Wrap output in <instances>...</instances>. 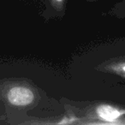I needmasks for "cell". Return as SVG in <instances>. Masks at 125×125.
Masks as SVG:
<instances>
[{"instance_id":"6da1fadb","label":"cell","mask_w":125,"mask_h":125,"mask_svg":"<svg viewBox=\"0 0 125 125\" xmlns=\"http://www.w3.org/2000/svg\"><path fill=\"white\" fill-rule=\"evenodd\" d=\"M70 124L125 125V107L106 102L65 104Z\"/></svg>"},{"instance_id":"7a4b0ae2","label":"cell","mask_w":125,"mask_h":125,"mask_svg":"<svg viewBox=\"0 0 125 125\" xmlns=\"http://www.w3.org/2000/svg\"><path fill=\"white\" fill-rule=\"evenodd\" d=\"M39 91L33 84L23 80H6L0 84V101L16 110L33 108L40 100Z\"/></svg>"},{"instance_id":"3957f363","label":"cell","mask_w":125,"mask_h":125,"mask_svg":"<svg viewBox=\"0 0 125 125\" xmlns=\"http://www.w3.org/2000/svg\"><path fill=\"white\" fill-rule=\"evenodd\" d=\"M97 70L125 79V56L104 61L97 67Z\"/></svg>"},{"instance_id":"277c9868","label":"cell","mask_w":125,"mask_h":125,"mask_svg":"<svg viewBox=\"0 0 125 125\" xmlns=\"http://www.w3.org/2000/svg\"><path fill=\"white\" fill-rule=\"evenodd\" d=\"M111 15L118 17L125 18V0L123 2H120L116 4L112 8V10L111 12Z\"/></svg>"},{"instance_id":"5b68a950","label":"cell","mask_w":125,"mask_h":125,"mask_svg":"<svg viewBox=\"0 0 125 125\" xmlns=\"http://www.w3.org/2000/svg\"><path fill=\"white\" fill-rule=\"evenodd\" d=\"M67 0H49L51 6L57 11H62L64 9Z\"/></svg>"},{"instance_id":"8992f818","label":"cell","mask_w":125,"mask_h":125,"mask_svg":"<svg viewBox=\"0 0 125 125\" xmlns=\"http://www.w3.org/2000/svg\"><path fill=\"white\" fill-rule=\"evenodd\" d=\"M3 118H4L3 116H1V117H0V122H1V123H2V119H3Z\"/></svg>"}]
</instances>
